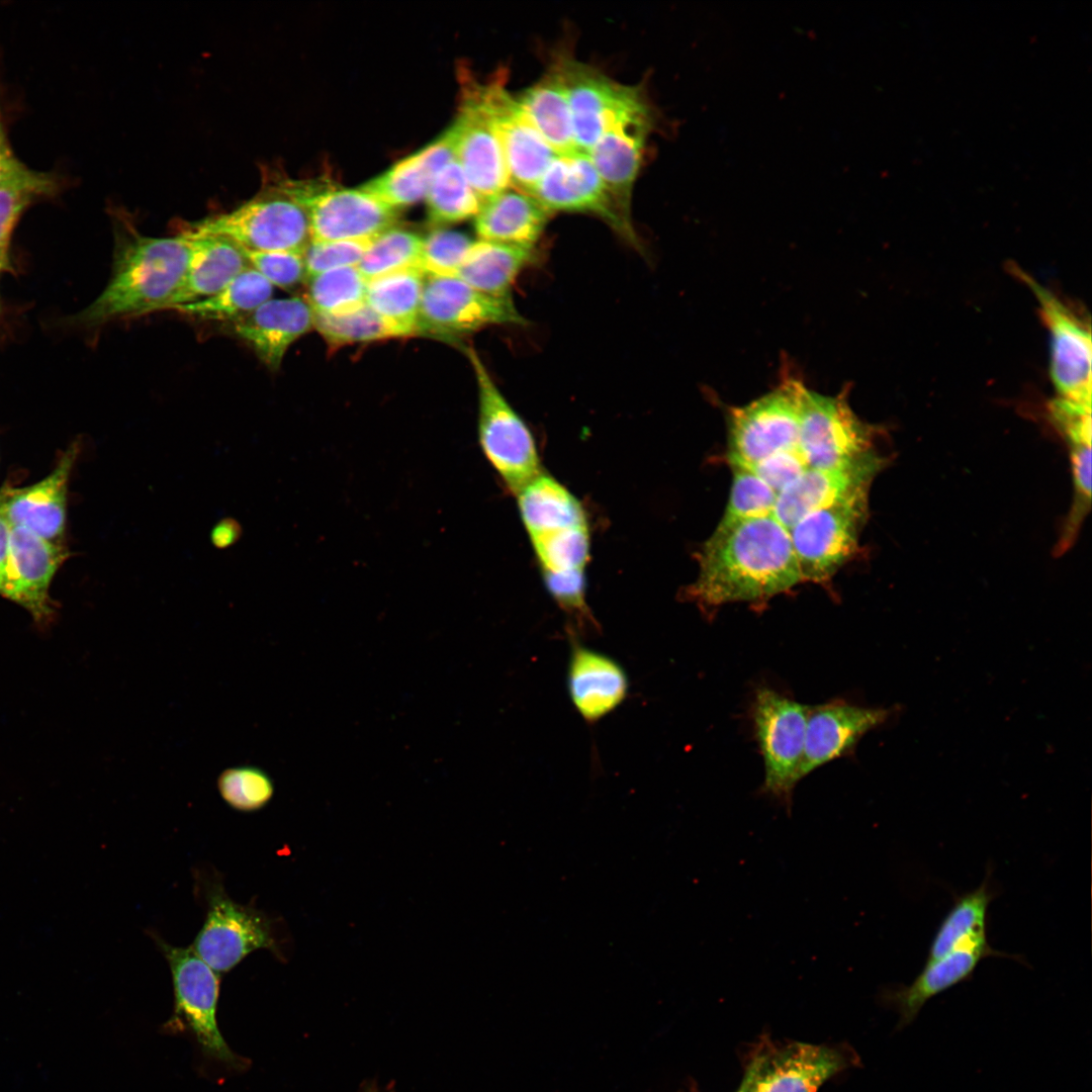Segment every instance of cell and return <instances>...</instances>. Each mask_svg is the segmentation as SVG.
Masks as SVG:
<instances>
[{
    "label": "cell",
    "mask_w": 1092,
    "mask_h": 1092,
    "mask_svg": "<svg viewBox=\"0 0 1092 1092\" xmlns=\"http://www.w3.org/2000/svg\"><path fill=\"white\" fill-rule=\"evenodd\" d=\"M854 1059L824 1044L766 1041L752 1053L743 1080L752 1092H817Z\"/></svg>",
    "instance_id": "15"
},
{
    "label": "cell",
    "mask_w": 1092,
    "mask_h": 1092,
    "mask_svg": "<svg viewBox=\"0 0 1092 1092\" xmlns=\"http://www.w3.org/2000/svg\"><path fill=\"white\" fill-rule=\"evenodd\" d=\"M1 134H2V133H1V130H0V135H1Z\"/></svg>",
    "instance_id": "54"
},
{
    "label": "cell",
    "mask_w": 1092,
    "mask_h": 1092,
    "mask_svg": "<svg viewBox=\"0 0 1092 1092\" xmlns=\"http://www.w3.org/2000/svg\"><path fill=\"white\" fill-rule=\"evenodd\" d=\"M242 536L240 524L232 519L220 520L211 530L210 540L218 549H224L234 545Z\"/></svg>",
    "instance_id": "50"
},
{
    "label": "cell",
    "mask_w": 1092,
    "mask_h": 1092,
    "mask_svg": "<svg viewBox=\"0 0 1092 1092\" xmlns=\"http://www.w3.org/2000/svg\"><path fill=\"white\" fill-rule=\"evenodd\" d=\"M361 1092H379V1090L375 1083H366L363 1085Z\"/></svg>",
    "instance_id": "52"
},
{
    "label": "cell",
    "mask_w": 1092,
    "mask_h": 1092,
    "mask_svg": "<svg viewBox=\"0 0 1092 1092\" xmlns=\"http://www.w3.org/2000/svg\"><path fill=\"white\" fill-rule=\"evenodd\" d=\"M534 260V248L479 240L473 242L455 277L482 293L511 298L516 278Z\"/></svg>",
    "instance_id": "31"
},
{
    "label": "cell",
    "mask_w": 1092,
    "mask_h": 1092,
    "mask_svg": "<svg viewBox=\"0 0 1092 1092\" xmlns=\"http://www.w3.org/2000/svg\"><path fill=\"white\" fill-rule=\"evenodd\" d=\"M217 788L232 808L243 812L263 808L274 793L270 777L261 768L250 765L224 769L218 777Z\"/></svg>",
    "instance_id": "41"
},
{
    "label": "cell",
    "mask_w": 1092,
    "mask_h": 1092,
    "mask_svg": "<svg viewBox=\"0 0 1092 1092\" xmlns=\"http://www.w3.org/2000/svg\"><path fill=\"white\" fill-rule=\"evenodd\" d=\"M32 171L26 169L10 152L2 134L0 135V187L28 177Z\"/></svg>",
    "instance_id": "49"
},
{
    "label": "cell",
    "mask_w": 1092,
    "mask_h": 1092,
    "mask_svg": "<svg viewBox=\"0 0 1092 1092\" xmlns=\"http://www.w3.org/2000/svg\"><path fill=\"white\" fill-rule=\"evenodd\" d=\"M517 495L521 518L531 539L587 525L580 503L553 477L541 473Z\"/></svg>",
    "instance_id": "32"
},
{
    "label": "cell",
    "mask_w": 1092,
    "mask_h": 1092,
    "mask_svg": "<svg viewBox=\"0 0 1092 1092\" xmlns=\"http://www.w3.org/2000/svg\"><path fill=\"white\" fill-rule=\"evenodd\" d=\"M55 186L52 178L32 171L28 177L0 187V270L7 265L9 239L20 213L34 197L51 193Z\"/></svg>",
    "instance_id": "43"
},
{
    "label": "cell",
    "mask_w": 1092,
    "mask_h": 1092,
    "mask_svg": "<svg viewBox=\"0 0 1092 1092\" xmlns=\"http://www.w3.org/2000/svg\"><path fill=\"white\" fill-rule=\"evenodd\" d=\"M487 112L498 136L510 182L517 190L531 194L557 156L522 109L502 80L480 84L463 79Z\"/></svg>",
    "instance_id": "13"
},
{
    "label": "cell",
    "mask_w": 1092,
    "mask_h": 1092,
    "mask_svg": "<svg viewBox=\"0 0 1092 1092\" xmlns=\"http://www.w3.org/2000/svg\"><path fill=\"white\" fill-rule=\"evenodd\" d=\"M733 480L723 521L772 515L778 493L747 467L730 465Z\"/></svg>",
    "instance_id": "42"
},
{
    "label": "cell",
    "mask_w": 1092,
    "mask_h": 1092,
    "mask_svg": "<svg viewBox=\"0 0 1092 1092\" xmlns=\"http://www.w3.org/2000/svg\"><path fill=\"white\" fill-rule=\"evenodd\" d=\"M889 711L844 702L809 707L800 781L823 764L850 752L869 731L883 724Z\"/></svg>",
    "instance_id": "21"
},
{
    "label": "cell",
    "mask_w": 1092,
    "mask_h": 1092,
    "mask_svg": "<svg viewBox=\"0 0 1092 1092\" xmlns=\"http://www.w3.org/2000/svg\"><path fill=\"white\" fill-rule=\"evenodd\" d=\"M1011 270L1035 295L1052 337L1051 374L1057 399L1091 406L1090 322L1016 266Z\"/></svg>",
    "instance_id": "10"
},
{
    "label": "cell",
    "mask_w": 1092,
    "mask_h": 1092,
    "mask_svg": "<svg viewBox=\"0 0 1092 1092\" xmlns=\"http://www.w3.org/2000/svg\"><path fill=\"white\" fill-rule=\"evenodd\" d=\"M848 390L824 395L804 387L798 450L808 468L835 469L871 453L873 429L851 410Z\"/></svg>",
    "instance_id": "7"
},
{
    "label": "cell",
    "mask_w": 1092,
    "mask_h": 1092,
    "mask_svg": "<svg viewBox=\"0 0 1092 1092\" xmlns=\"http://www.w3.org/2000/svg\"><path fill=\"white\" fill-rule=\"evenodd\" d=\"M530 195L549 213H594L624 239L639 244L631 219L615 204L587 154L576 151L557 155Z\"/></svg>",
    "instance_id": "16"
},
{
    "label": "cell",
    "mask_w": 1092,
    "mask_h": 1092,
    "mask_svg": "<svg viewBox=\"0 0 1092 1092\" xmlns=\"http://www.w3.org/2000/svg\"><path fill=\"white\" fill-rule=\"evenodd\" d=\"M331 350L358 343H370L399 335L366 303L339 314L314 313V326Z\"/></svg>",
    "instance_id": "39"
},
{
    "label": "cell",
    "mask_w": 1092,
    "mask_h": 1092,
    "mask_svg": "<svg viewBox=\"0 0 1092 1092\" xmlns=\"http://www.w3.org/2000/svg\"><path fill=\"white\" fill-rule=\"evenodd\" d=\"M273 286L259 272L248 268L212 296L172 307L200 321L233 323L272 298Z\"/></svg>",
    "instance_id": "35"
},
{
    "label": "cell",
    "mask_w": 1092,
    "mask_h": 1092,
    "mask_svg": "<svg viewBox=\"0 0 1092 1092\" xmlns=\"http://www.w3.org/2000/svg\"><path fill=\"white\" fill-rule=\"evenodd\" d=\"M423 240L415 232L391 226L372 239L357 267L367 280L403 269L419 268Z\"/></svg>",
    "instance_id": "38"
},
{
    "label": "cell",
    "mask_w": 1092,
    "mask_h": 1092,
    "mask_svg": "<svg viewBox=\"0 0 1092 1092\" xmlns=\"http://www.w3.org/2000/svg\"><path fill=\"white\" fill-rule=\"evenodd\" d=\"M516 99L556 155L577 151L567 95L556 64Z\"/></svg>",
    "instance_id": "33"
},
{
    "label": "cell",
    "mask_w": 1092,
    "mask_h": 1092,
    "mask_svg": "<svg viewBox=\"0 0 1092 1092\" xmlns=\"http://www.w3.org/2000/svg\"><path fill=\"white\" fill-rule=\"evenodd\" d=\"M118 235L111 278L79 320L98 326L165 310L181 286L189 258L187 240L145 236L125 225Z\"/></svg>",
    "instance_id": "2"
},
{
    "label": "cell",
    "mask_w": 1092,
    "mask_h": 1092,
    "mask_svg": "<svg viewBox=\"0 0 1092 1092\" xmlns=\"http://www.w3.org/2000/svg\"><path fill=\"white\" fill-rule=\"evenodd\" d=\"M478 387V441L505 484L518 493L541 474L533 436L499 391L479 355L466 348Z\"/></svg>",
    "instance_id": "5"
},
{
    "label": "cell",
    "mask_w": 1092,
    "mask_h": 1092,
    "mask_svg": "<svg viewBox=\"0 0 1092 1092\" xmlns=\"http://www.w3.org/2000/svg\"><path fill=\"white\" fill-rule=\"evenodd\" d=\"M989 876L975 890L956 897L929 945L926 962L934 961L956 949H982L999 952L988 942V908L995 897Z\"/></svg>",
    "instance_id": "30"
},
{
    "label": "cell",
    "mask_w": 1092,
    "mask_h": 1092,
    "mask_svg": "<svg viewBox=\"0 0 1092 1092\" xmlns=\"http://www.w3.org/2000/svg\"><path fill=\"white\" fill-rule=\"evenodd\" d=\"M736 1092H752L748 1084L742 1079V1082Z\"/></svg>",
    "instance_id": "53"
},
{
    "label": "cell",
    "mask_w": 1092,
    "mask_h": 1092,
    "mask_svg": "<svg viewBox=\"0 0 1092 1092\" xmlns=\"http://www.w3.org/2000/svg\"><path fill=\"white\" fill-rule=\"evenodd\" d=\"M62 543L48 541L23 528L12 527L9 557L0 596L26 610L39 626L55 616L50 587L66 560Z\"/></svg>",
    "instance_id": "19"
},
{
    "label": "cell",
    "mask_w": 1092,
    "mask_h": 1092,
    "mask_svg": "<svg viewBox=\"0 0 1092 1092\" xmlns=\"http://www.w3.org/2000/svg\"><path fill=\"white\" fill-rule=\"evenodd\" d=\"M159 944L172 973L175 1015L184 1019L205 1055L232 1068H244L245 1060L229 1048L216 1022L217 973L192 947H175L162 940Z\"/></svg>",
    "instance_id": "14"
},
{
    "label": "cell",
    "mask_w": 1092,
    "mask_h": 1092,
    "mask_svg": "<svg viewBox=\"0 0 1092 1092\" xmlns=\"http://www.w3.org/2000/svg\"><path fill=\"white\" fill-rule=\"evenodd\" d=\"M808 709L766 687L758 688L752 701L753 728L764 764L760 794L785 806L789 815L800 782Z\"/></svg>",
    "instance_id": "6"
},
{
    "label": "cell",
    "mask_w": 1092,
    "mask_h": 1092,
    "mask_svg": "<svg viewBox=\"0 0 1092 1092\" xmlns=\"http://www.w3.org/2000/svg\"><path fill=\"white\" fill-rule=\"evenodd\" d=\"M314 326V312L305 298H270L247 315L231 323L232 332L245 342L270 370L282 364L289 347Z\"/></svg>",
    "instance_id": "24"
},
{
    "label": "cell",
    "mask_w": 1092,
    "mask_h": 1092,
    "mask_svg": "<svg viewBox=\"0 0 1092 1092\" xmlns=\"http://www.w3.org/2000/svg\"><path fill=\"white\" fill-rule=\"evenodd\" d=\"M512 297L482 293L457 277L426 275L417 334L443 339L494 325H526Z\"/></svg>",
    "instance_id": "11"
},
{
    "label": "cell",
    "mask_w": 1092,
    "mask_h": 1092,
    "mask_svg": "<svg viewBox=\"0 0 1092 1092\" xmlns=\"http://www.w3.org/2000/svg\"><path fill=\"white\" fill-rule=\"evenodd\" d=\"M567 691L572 705L588 724L616 710L626 699L629 679L615 658L570 637Z\"/></svg>",
    "instance_id": "25"
},
{
    "label": "cell",
    "mask_w": 1092,
    "mask_h": 1092,
    "mask_svg": "<svg viewBox=\"0 0 1092 1092\" xmlns=\"http://www.w3.org/2000/svg\"><path fill=\"white\" fill-rule=\"evenodd\" d=\"M652 127V114L637 87L628 90L588 156L609 194L624 216L631 219V195L644 145Z\"/></svg>",
    "instance_id": "12"
},
{
    "label": "cell",
    "mask_w": 1092,
    "mask_h": 1092,
    "mask_svg": "<svg viewBox=\"0 0 1092 1092\" xmlns=\"http://www.w3.org/2000/svg\"><path fill=\"white\" fill-rule=\"evenodd\" d=\"M453 160L451 144L443 133L361 187L384 204L399 210L425 198L433 177Z\"/></svg>",
    "instance_id": "28"
},
{
    "label": "cell",
    "mask_w": 1092,
    "mask_h": 1092,
    "mask_svg": "<svg viewBox=\"0 0 1092 1092\" xmlns=\"http://www.w3.org/2000/svg\"><path fill=\"white\" fill-rule=\"evenodd\" d=\"M988 957L1018 960L1001 951L956 949L942 958L926 962L911 984L884 988L880 994L881 1003L898 1014V1029L907 1027L929 999L969 980L980 962Z\"/></svg>",
    "instance_id": "26"
},
{
    "label": "cell",
    "mask_w": 1092,
    "mask_h": 1092,
    "mask_svg": "<svg viewBox=\"0 0 1092 1092\" xmlns=\"http://www.w3.org/2000/svg\"><path fill=\"white\" fill-rule=\"evenodd\" d=\"M867 493L838 500L805 515L790 530L802 582H831L857 548Z\"/></svg>",
    "instance_id": "9"
},
{
    "label": "cell",
    "mask_w": 1092,
    "mask_h": 1092,
    "mask_svg": "<svg viewBox=\"0 0 1092 1092\" xmlns=\"http://www.w3.org/2000/svg\"><path fill=\"white\" fill-rule=\"evenodd\" d=\"M531 541L543 572L583 570L589 552L587 525L559 530Z\"/></svg>",
    "instance_id": "40"
},
{
    "label": "cell",
    "mask_w": 1092,
    "mask_h": 1092,
    "mask_svg": "<svg viewBox=\"0 0 1092 1092\" xmlns=\"http://www.w3.org/2000/svg\"><path fill=\"white\" fill-rule=\"evenodd\" d=\"M368 280L357 266L329 270L307 278L306 301L317 314H339L365 304Z\"/></svg>",
    "instance_id": "37"
},
{
    "label": "cell",
    "mask_w": 1092,
    "mask_h": 1092,
    "mask_svg": "<svg viewBox=\"0 0 1092 1092\" xmlns=\"http://www.w3.org/2000/svg\"><path fill=\"white\" fill-rule=\"evenodd\" d=\"M80 451L70 445L54 469L39 481L24 487L0 490V510L12 527L23 528L48 541L62 543L67 519L70 475Z\"/></svg>",
    "instance_id": "20"
},
{
    "label": "cell",
    "mask_w": 1092,
    "mask_h": 1092,
    "mask_svg": "<svg viewBox=\"0 0 1092 1092\" xmlns=\"http://www.w3.org/2000/svg\"><path fill=\"white\" fill-rule=\"evenodd\" d=\"M291 187L307 212L310 241L372 239L399 217L362 187L344 188L325 178L291 179Z\"/></svg>",
    "instance_id": "8"
},
{
    "label": "cell",
    "mask_w": 1092,
    "mask_h": 1092,
    "mask_svg": "<svg viewBox=\"0 0 1092 1092\" xmlns=\"http://www.w3.org/2000/svg\"><path fill=\"white\" fill-rule=\"evenodd\" d=\"M803 380L786 366L779 384L741 406H727L730 465L751 467L765 458L798 449Z\"/></svg>",
    "instance_id": "4"
},
{
    "label": "cell",
    "mask_w": 1092,
    "mask_h": 1092,
    "mask_svg": "<svg viewBox=\"0 0 1092 1092\" xmlns=\"http://www.w3.org/2000/svg\"><path fill=\"white\" fill-rule=\"evenodd\" d=\"M685 598L703 610L760 604L802 582L789 531L772 515L723 521L697 554Z\"/></svg>",
    "instance_id": "1"
},
{
    "label": "cell",
    "mask_w": 1092,
    "mask_h": 1092,
    "mask_svg": "<svg viewBox=\"0 0 1092 1092\" xmlns=\"http://www.w3.org/2000/svg\"><path fill=\"white\" fill-rule=\"evenodd\" d=\"M426 274L408 268L372 278L367 282L365 303L400 338L417 334Z\"/></svg>",
    "instance_id": "34"
},
{
    "label": "cell",
    "mask_w": 1092,
    "mask_h": 1092,
    "mask_svg": "<svg viewBox=\"0 0 1092 1092\" xmlns=\"http://www.w3.org/2000/svg\"><path fill=\"white\" fill-rule=\"evenodd\" d=\"M244 251L250 267L259 272L272 286L290 290L306 283L307 276L302 253Z\"/></svg>",
    "instance_id": "46"
},
{
    "label": "cell",
    "mask_w": 1092,
    "mask_h": 1092,
    "mask_svg": "<svg viewBox=\"0 0 1092 1092\" xmlns=\"http://www.w3.org/2000/svg\"><path fill=\"white\" fill-rule=\"evenodd\" d=\"M181 236L189 247L188 265L166 309L212 296L250 268L244 249L228 238Z\"/></svg>",
    "instance_id": "27"
},
{
    "label": "cell",
    "mask_w": 1092,
    "mask_h": 1092,
    "mask_svg": "<svg viewBox=\"0 0 1092 1092\" xmlns=\"http://www.w3.org/2000/svg\"><path fill=\"white\" fill-rule=\"evenodd\" d=\"M549 214L532 195L508 188L481 203L474 226L480 240L534 248Z\"/></svg>",
    "instance_id": "29"
},
{
    "label": "cell",
    "mask_w": 1092,
    "mask_h": 1092,
    "mask_svg": "<svg viewBox=\"0 0 1092 1092\" xmlns=\"http://www.w3.org/2000/svg\"><path fill=\"white\" fill-rule=\"evenodd\" d=\"M191 947L216 973L231 971L256 949L277 950L267 918L218 890L208 897L206 919Z\"/></svg>",
    "instance_id": "17"
},
{
    "label": "cell",
    "mask_w": 1092,
    "mask_h": 1092,
    "mask_svg": "<svg viewBox=\"0 0 1092 1092\" xmlns=\"http://www.w3.org/2000/svg\"><path fill=\"white\" fill-rule=\"evenodd\" d=\"M457 117L446 132L456 161L480 200L507 190L511 184L503 149L493 124L476 96L462 86Z\"/></svg>",
    "instance_id": "18"
},
{
    "label": "cell",
    "mask_w": 1092,
    "mask_h": 1092,
    "mask_svg": "<svg viewBox=\"0 0 1092 1092\" xmlns=\"http://www.w3.org/2000/svg\"><path fill=\"white\" fill-rule=\"evenodd\" d=\"M1068 440L1077 502L1084 507V504L1089 505L1091 495V436L1075 435L1068 437Z\"/></svg>",
    "instance_id": "48"
},
{
    "label": "cell",
    "mask_w": 1092,
    "mask_h": 1092,
    "mask_svg": "<svg viewBox=\"0 0 1092 1092\" xmlns=\"http://www.w3.org/2000/svg\"><path fill=\"white\" fill-rule=\"evenodd\" d=\"M425 200L428 217L434 224L456 223L475 217L482 203L456 160L433 177Z\"/></svg>",
    "instance_id": "36"
},
{
    "label": "cell",
    "mask_w": 1092,
    "mask_h": 1092,
    "mask_svg": "<svg viewBox=\"0 0 1092 1092\" xmlns=\"http://www.w3.org/2000/svg\"><path fill=\"white\" fill-rule=\"evenodd\" d=\"M181 235L220 236L252 252L303 254L310 242L307 212L288 178L266 185L230 211L188 223Z\"/></svg>",
    "instance_id": "3"
},
{
    "label": "cell",
    "mask_w": 1092,
    "mask_h": 1092,
    "mask_svg": "<svg viewBox=\"0 0 1092 1092\" xmlns=\"http://www.w3.org/2000/svg\"><path fill=\"white\" fill-rule=\"evenodd\" d=\"M472 244L463 233L435 229L423 240L419 268L426 275L455 277Z\"/></svg>",
    "instance_id": "44"
},
{
    "label": "cell",
    "mask_w": 1092,
    "mask_h": 1092,
    "mask_svg": "<svg viewBox=\"0 0 1092 1092\" xmlns=\"http://www.w3.org/2000/svg\"><path fill=\"white\" fill-rule=\"evenodd\" d=\"M878 460L872 453L829 470L806 468L777 496L772 516L788 531L805 515L838 500L867 493Z\"/></svg>",
    "instance_id": "22"
},
{
    "label": "cell",
    "mask_w": 1092,
    "mask_h": 1092,
    "mask_svg": "<svg viewBox=\"0 0 1092 1092\" xmlns=\"http://www.w3.org/2000/svg\"><path fill=\"white\" fill-rule=\"evenodd\" d=\"M747 468L779 493L808 467L797 449L771 455Z\"/></svg>",
    "instance_id": "47"
},
{
    "label": "cell",
    "mask_w": 1092,
    "mask_h": 1092,
    "mask_svg": "<svg viewBox=\"0 0 1092 1092\" xmlns=\"http://www.w3.org/2000/svg\"><path fill=\"white\" fill-rule=\"evenodd\" d=\"M372 239L310 241L303 253L307 278L333 269L358 266Z\"/></svg>",
    "instance_id": "45"
},
{
    "label": "cell",
    "mask_w": 1092,
    "mask_h": 1092,
    "mask_svg": "<svg viewBox=\"0 0 1092 1092\" xmlns=\"http://www.w3.org/2000/svg\"><path fill=\"white\" fill-rule=\"evenodd\" d=\"M12 526L0 510V595L3 589L6 566L9 557Z\"/></svg>",
    "instance_id": "51"
},
{
    "label": "cell",
    "mask_w": 1092,
    "mask_h": 1092,
    "mask_svg": "<svg viewBox=\"0 0 1092 1092\" xmlns=\"http://www.w3.org/2000/svg\"><path fill=\"white\" fill-rule=\"evenodd\" d=\"M565 87L577 151L589 153L605 131L628 86L570 58L556 63Z\"/></svg>",
    "instance_id": "23"
}]
</instances>
